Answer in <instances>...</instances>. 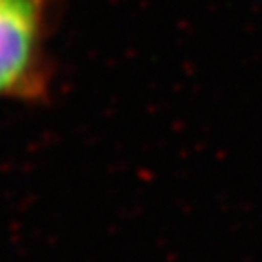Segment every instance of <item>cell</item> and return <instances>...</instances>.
<instances>
[{
	"label": "cell",
	"instance_id": "1",
	"mask_svg": "<svg viewBox=\"0 0 262 262\" xmlns=\"http://www.w3.org/2000/svg\"><path fill=\"white\" fill-rule=\"evenodd\" d=\"M48 0H0V98L38 102L49 88Z\"/></svg>",
	"mask_w": 262,
	"mask_h": 262
}]
</instances>
